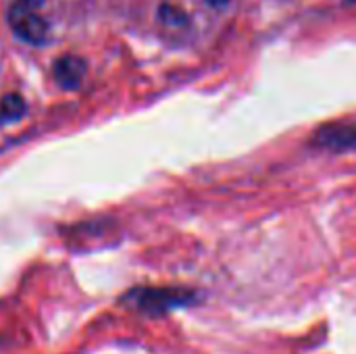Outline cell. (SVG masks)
I'll use <instances>...</instances> for the list:
<instances>
[{
	"label": "cell",
	"instance_id": "cell-5",
	"mask_svg": "<svg viewBox=\"0 0 356 354\" xmlns=\"http://www.w3.org/2000/svg\"><path fill=\"white\" fill-rule=\"evenodd\" d=\"M27 106L19 94H6L0 100V119L2 121H17L25 115Z\"/></svg>",
	"mask_w": 356,
	"mask_h": 354
},
{
	"label": "cell",
	"instance_id": "cell-3",
	"mask_svg": "<svg viewBox=\"0 0 356 354\" xmlns=\"http://www.w3.org/2000/svg\"><path fill=\"white\" fill-rule=\"evenodd\" d=\"M8 23L13 31L27 44L42 46L48 40V23L33 8L13 4L8 10Z\"/></svg>",
	"mask_w": 356,
	"mask_h": 354
},
{
	"label": "cell",
	"instance_id": "cell-1",
	"mask_svg": "<svg viewBox=\"0 0 356 354\" xmlns=\"http://www.w3.org/2000/svg\"><path fill=\"white\" fill-rule=\"evenodd\" d=\"M196 300L192 290L181 288H138L125 296V303L144 315H165L169 311L188 307Z\"/></svg>",
	"mask_w": 356,
	"mask_h": 354
},
{
	"label": "cell",
	"instance_id": "cell-6",
	"mask_svg": "<svg viewBox=\"0 0 356 354\" xmlns=\"http://www.w3.org/2000/svg\"><path fill=\"white\" fill-rule=\"evenodd\" d=\"M161 19L167 25H184L186 23V15L179 8L171 6V4H163L161 6Z\"/></svg>",
	"mask_w": 356,
	"mask_h": 354
},
{
	"label": "cell",
	"instance_id": "cell-8",
	"mask_svg": "<svg viewBox=\"0 0 356 354\" xmlns=\"http://www.w3.org/2000/svg\"><path fill=\"white\" fill-rule=\"evenodd\" d=\"M209 4H213V6H217V8H221V6H225L229 0H207Z\"/></svg>",
	"mask_w": 356,
	"mask_h": 354
},
{
	"label": "cell",
	"instance_id": "cell-4",
	"mask_svg": "<svg viewBox=\"0 0 356 354\" xmlns=\"http://www.w3.org/2000/svg\"><path fill=\"white\" fill-rule=\"evenodd\" d=\"M52 75L60 88L77 90L86 75V61L75 54H65V56L56 58V63L52 67Z\"/></svg>",
	"mask_w": 356,
	"mask_h": 354
},
{
	"label": "cell",
	"instance_id": "cell-7",
	"mask_svg": "<svg viewBox=\"0 0 356 354\" xmlns=\"http://www.w3.org/2000/svg\"><path fill=\"white\" fill-rule=\"evenodd\" d=\"M42 2H44V0H15L17 6H25V8H33V10H35Z\"/></svg>",
	"mask_w": 356,
	"mask_h": 354
},
{
	"label": "cell",
	"instance_id": "cell-2",
	"mask_svg": "<svg viewBox=\"0 0 356 354\" xmlns=\"http://www.w3.org/2000/svg\"><path fill=\"white\" fill-rule=\"evenodd\" d=\"M311 144L315 148L330 150V152L356 150V121H334L321 125L313 134Z\"/></svg>",
	"mask_w": 356,
	"mask_h": 354
}]
</instances>
